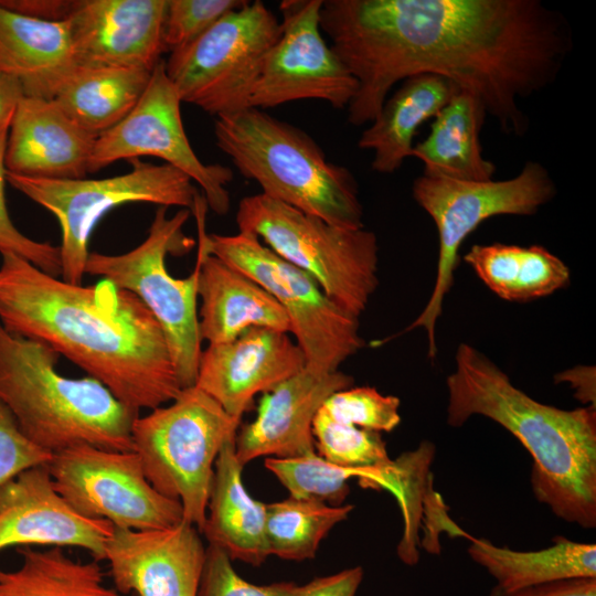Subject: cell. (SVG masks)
I'll list each match as a JSON object with an SVG mask.
<instances>
[{
    "label": "cell",
    "instance_id": "e0dca14e",
    "mask_svg": "<svg viewBox=\"0 0 596 596\" xmlns=\"http://www.w3.org/2000/svg\"><path fill=\"white\" fill-rule=\"evenodd\" d=\"M168 0H75L66 19L77 67L153 71Z\"/></svg>",
    "mask_w": 596,
    "mask_h": 596
},
{
    "label": "cell",
    "instance_id": "8d00e7d4",
    "mask_svg": "<svg viewBox=\"0 0 596 596\" xmlns=\"http://www.w3.org/2000/svg\"><path fill=\"white\" fill-rule=\"evenodd\" d=\"M10 124L0 129V254H14L41 270L57 277L62 273L60 247L34 241L13 224L6 203L7 169L4 153Z\"/></svg>",
    "mask_w": 596,
    "mask_h": 596
},
{
    "label": "cell",
    "instance_id": "d590c367",
    "mask_svg": "<svg viewBox=\"0 0 596 596\" xmlns=\"http://www.w3.org/2000/svg\"><path fill=\"white\" fill-rule=\"evenodd\" d=\"M298 586L292 582L252 584L235 572L224 550L209 544L196 596H296Z\"/></svg>",
    "mask_w": 596,
    "mask_h": 596
},
{
    "label": "cell",
    "instance_id": "ac0fdd59",
    "mask_svg": "<svg viewBox=\"0 0 596 596\" xmlns=\"http://www.w3.org/2000/svg\"><path fill=\"white\" fill-rule=\"evenodd\" d=\"M289 334L251 328L232 341L209 344L201 352L194 386L241 422L255 395L306 366L301 349Z\"/></svg>",
    "mask_w": 596,
    "mask_h": 596
},
{
    "label": "cell",
    "instance_id": "52a82bcc",
    "mask_svg": "<svg viewBox=\"0 0 596 596\" xmlns=\"http://www.w3.org/2000/svg\"><path fill=\"white\" fill-rule=\"evenodd\" d=\"M238 232L256 235L281 258L309 274L343 310L359 318L379 286L376 235L338 227L262 193L244 196Z\"/></svg>",
    "mask_w": 596,
    "mask_h": 596
},
{
    "label": "cell",
    "instance_id": "d6a6232c",
    "mask_svg": "<svg viewBox=\"0 0 596 596\" xmlns=\"http://www.w3.org/2000/svg\"><path fill=\"white\" fill-rule=\"evenodd\" d=\"M312 436L318 455L339 467L377 468L392 460L381 433L334 422L321 409L313 418Z\"/></svg>",
    "mask_w": 596,
    "mask_h": 596
},
{
    "label": "cell",
    "instance_id": "f35d334b",
    "mask_svg": "<svg viewBox=\"0 0 596 596\" xmlns=\"http://www.w3.org/2000/svg\"><path fill=\"white\" fill-rule=\"evenodd\" d=\"M362 579L363 568L354 566L298 586L296 596H355Z\"/></svg>",
    "mask_w": 596,
    "mask_h": 596
},
{
    "label": "cell",
    "instance_id": "8992f818",
    "mask_svg": "<svg viewBox=\"0 0 596 596\" xmlns=\"http://www.w3.org/2000/svg\"><path fill=\"white\" fill-rule=\"evenodd\" d=\"M169 403L136 417L132 451L150 485L179 501L183 521L202 533L214 464L240 421L196 386L182 389Z\"/></svg>",
    "mask_w": 596,
    "mask_h": 596
},
{
    "label": "cell",
    "instance_id": "4316f807",
    "mask_svg": "<svg viewBox=\"0 0 596 596\" xmlns=\"http://www.w3.org/2000/svg\"><path fill=\"white\" fill-rule=\"evenodd\" d=\"M469 556L497 582L490 596L574 577H596V544L555 536L539 551H515L485 538H469Z\"/></svg>",
    "mask_w": 596,
    "mask_h": 596
},
{
    "label": "cell",
    "instance_id": "9a60e30c",
    "mask_svg": "<svg viewBox=\"0 0 596 596\" xmlns=\"http://www.w3.org/2000/svg\"><path fill=\"white\" fill-rule=\"evenodd\" d=\"M322 0H284L281 32L267 52L253 86L249 107L265 110L286 103L319 99L347 108L358 82L320 29Z\"/></svg>",
    "mask_w": 596,
    "mask_h": 596
},
{
    "label": "cell",
    "instance_id": "30bf717a",
    "mask_svg": "<svg viewBox=\"0 0 596 596\" xmlns=\"http://www.w3.org/2000/svg\"><path fill=\"white\" fill-rule=\"evenodd\" d=\"M129 161V172L105 179H40L7 171L9 184L57 220L63 280L82 284L89 237L109 211L127 203L194 210L201 194L187 174L167 163Z\"/></svg>",
    "mask_w": 596,
    "mask_h": 596
},
{
    "label": "cell",
    "instance_id": "ab89813d",
    "mask_svg": "<svg viewBox=\"0 0 596 596\" xmlns=\"http://www.w3.org/2000/svg\"><path fill=\"white\" fill-rule=\"evenodd\" d=\"M501 596H596V577L558 579Z\"/></svg>",
    "mask_w": 596,
    "mask_h": 596
},
{
    "label": "cell",
    "instance_id": "6da1fadb",
    "mask_svg": "<svg viewBox=\"0 0 596 596\" xmlns=\"http://www.w3.org/2000/svg\"><path fill=\"white\" fill-rule=\"evenodd\" d=\"M319 18L358 82L347 107L354 126L374 120L394 85L434 74L522 137L521 100L556 81L574 45L565 14L541 0H322Z\"/></svg>",
    "mask_w": 596,
    "mask_h": 596
},
{
    "label": "cell",
    "instance_id": "7bdbcfd3",
    "mask_svg": "<svg viewBox=\"0 0 596 596\" xmlns=\"http://www.w3.org/2000/svg\"><path fill=\"white\" fill-rule=\"evenodd\" d=\"M24 97L19 82L0 72V129L10 124L19 102Z\"/></svg>",
    "mask_w": 596,
    "mask_h": 596
},
{
    "label": "cell",
    "instance_id": "cb8c5ba5",
    "mask_svg": "<svg viewBox=\"0 0 596 596\" xmlns=\"http://www.w3.org/2000/svg\"><path fill=\"white\" fill-rule=\"evenodd\" d=\"M235 437L223 445L215 460L202 533L209 544L224 550L232 561L259 566L269 556L266 503L252 498L243 485Z\"/></svg>",
    "mask_w": 596,
    "mask_h": 596
},
{
    "label": "cell",
    "instance_id": "ffe728a7",
    "mask_svg": "<svg viewBox=\"0 0 596 596\" xmlns=\"http://www.w3.org/2000/svg\"><path fill=\"white\" fill-rule=\"evenodd\" d=\"M340 370L329 373L304 368L263 394L256 418L235 437V453L244 467L259 457L295 458L316 453L312 422L327 398L352 386Z\"/></svg>",
    "mask_w": 596,
    "mask_h": 596
},
{
    "label": "cell",
    "instance_id": "f546056e",
    "mask_svg": "<svg viewBox=\"0 0 596 596\" xmlns=\"http://www.w3.org/2000/svg\"><path fill=\"white\" fill-rule=\"evenodd\" d=\"M18 553V568L0 567V596H136L107 586L98 561L73 560L63 547L20 546Z\"/></svg>",
    "mask_w": 596,
    "mask_h": 596
},
{
    "label": "cell",
    "instance_id": "60d3db41",
    "mask_svg": "<svg viewBox=\"0 0 596 596\" xmlns=\"http://www.w3.org/2000/svg\"><path fill=\"white\" fill-rule=\"evenodd\" d=\"M75 0H0L4 8L46 21H66Z\"/></svg>",
    "mask_w": 596,
    "mask_h": 596
},
{
    "label": "cell",
    "instance_id": "5bb4252c",
    "mask_svg": "<svg viewBox=\"0 0 596 596\" xmlns=\"http://www.w3.org/2000/svg\"><path fill=\"white\" fill-rule=\"evenodd\" d=\"M181 103L161 60L134 109L119 124L96 138L88 172H97L117 160L157 157L199 184L207 207L223 216L231 207L226 187L233 179V171L199 159L184 130Z\"/></svg>",
    "mask_w": 596,
    "mask_h": 596
},
{
    "label": "cell",
    "instance_id": "d6986e66",
    "mask_svg": "<svg viewBox=\"0 0 596 596\" xmlns=\"http://www.w3.org/2000/svg\"><path fill=\"white\" fill-rule=\"evenodd\" d=\"M204 558L200 531L181 521L159 530L114 528L104 561L123 594L196 596Z\"/></svg>",
    "mask_w": 596,
    "mask_h": 596
},
{
    "label": "cell",
    "instance_id": "7c38bea8",
    "mask_svg": "<svg viewBox=\"0 0 596 596\" xmlns=\"http://www.w3.org/2000/svg\"><path fill=\"white\" fill-rule=\"evenodd\" d=\"M281 32L262 1H246L164 61L181 102L215 117L249 108L263 61Z\"/></svg>",
    "mask_w": 596,
    "mask_h": 596
},
{
    "label": "cell",
    "instance_id": "5b68a950",
    "mask_svg": "<svg viewBox=\"0 0 596 596\" xmlns=\"http://www.w3.org/2000/svg\"><path fill=\"white\" fill-rule=\"evenodd\" d=\"M214 136L217 148L262 194L338 227H364L353 173L329 161L299 127L249 107L216 117Z\"/></svg>",
    "mask_w": 596,
    "mask_h": 596
},
{
    "label": "cell",
    "instance_id": "836d02e7",
    "mask_svg": "<svg viewBox=\"0 0 596 596\" xmlns=\"http://www.w3.org/2000/svg\"><path fill=\"white\" fill-rule=\"evenodd\" d=\"M401 401L371 386L348 387L330 395L320 407L334 422L381 433L401 423Z\"/></svg>",
    "mask_w": 596,
    "mask_h": 596
},
{
    "label": "cell",
    "instance_id": "ba28073f",
    "mask_svg": "<svg viewBox=\"0 0 596 596\" xmlns=\"http://www.w3.org/2000/svg\"><path fill=\"white\" fill-rule=\"evenodd\" d=\"M187 209L168 216L158 206L147 237L135 248L117 255L89 253L85 274L98 276L136 295L160 324L182 389L194 386L202 352L199 333L198 281L200 258L185 278L170 275L168 254L187 253L193 245L182 228Z\"/></svg>",
    "mask_w": 596,
    "mask_h": 596
},
{
    "label": "cell",
    "instance_id": "f1b7e54d",
    "mask_svg": "<svg viewBox=\"0 0 596 596\" xmlns=\"http://www.w3.org/2000/svg\"><path fill=\"white\" fill-rule=\"evenodd\" d=\"M151 73L141 68L76 67L53 99L68 118L97 138L134 109Z\"/></svg>",
    "mask_w": 596,
    "mask_h": 596
},
{
    "label": "cell",
    "instance_id": "1f68e13d",
    "mask_svg": "<svg viewBox=\"0 0 596 596\" xmlns=\"http://www.w3.org/2000/svg\"><path fill=\"white\" fill-rule=\"evenodd\" d=\"M264 465L290 497L334 507L344 504L350 493L348 481L359 473V469L332 465L316 453L295 458H266Z\"/></svg>",
    "mask_w": 596,
    "mask_h": 596
},
{
    "label": "cell",
    "instance_id": "7a4b0ae2",
    "mask_svg": "<svg viewBox=\"0 0 596 596\" xmlns=\"http://www.w3.org/2000/svg\"><path fill=\"white\" fill-rule=\"evenodd\" d=\"M0 324L42 342L140 411L182 390L164 333L132 292L102 279L71 284L14 254H1Z\"/></svg>",
    "mask_w": 596,
    "mask_h": 596
},
{
    "label": "cell",
    "instance_id": "4fadbf2b",
    "mask_svg": "<svg viewBox=\"0 0 596 596\" xmlns=\"http://www.w3.org/2000/svg\"><path fill=\"white\" fill-rule=\"evenodd\" d=\"M45 467L56 491L87 518L136 531L183 521L181 503L150 485L134 451L81 445L53 454Z\"/></svg>",
    "mask_w": 596,
    "mask_h": 596
},
{
    "label": "cell",
    "instance_id": "74e56055",
    "mask_svg": "<svg viewBox=\"0 0 596 596\" xmlns=\"http://www.w3.org/2000/svg\"><path fill=\"white\" fill-rule=\"evenodd\" d=\"M52 454L30 441L0 401V487L25 469L46 465Z\"/></svg>",
    "mask_w": 596,
    "mask_h": 596
},
{
    "label": "cell",
    "instance_id": "277c9868",
    "mask_svg": "<svg viewBox=\"0 0 596 596\" xmlns=\"http://www.w3.org/2000/svg\"><path fill=\"white\" fill-rule=\"evenodd\" d=\"M58 358L46 344L0 324V401L24 436L52 455L81 445L132 451L139 412L88 375L60 374Z\"/></svg>",
    "mask_w": 596,
    "mask_h": 596
},
{
    "label": "cell",
    "instance_id": "e575fe53",
    "mask_svg": "<svg viewBox=\"0 0 596 596\" xmlns=\"http://www.w3.org/2000/svg\"><path fill=\"white\" fill-rule=\"evenodd\" d=\"M244 0H168L162 43L164 52L183 47Z\"/></svg>",
    "mask_w": 596,
    "mask_h": 596
},
{
    "label": "cell",
    "instance_id": "83f0119b",
    "mask_svg": "<svg viewBox=\"0 0 596 596\" xmlns=\"http://www.w3.org/2000/svg\"><path fill=\"white\" fill-rule=\"evenodd\" d=\"M482 283L509 301H530L564 288L566 264L541 245L476 244L464 256Z\"/></svg>",
    "mask_w": 596,
    "mask_h": 596
},
{
    "label": "cell",
    "instance_id": "9c48e42d",
    "mask_svg": "<svg viewBox=\"0 0 596 596\" xmlns=\"http://www.w3.org/2000/svg\"><path fill=\"white\" fill-rule=\"evenodd\" d=\"M556 193V184L549 170L533 160L526 161L517 175L505 180L459 181L422 174L413 181L415 202L437 228L438 260L432 295L405 331L425 329L430 360L437 353L436 322L443 312L444 299L453 287L464 241L490 217L535 214Z\"/></svg>",
    "mask_w": 596,
    "mask_h": 596
},
{
    "label": "cell",
    "instance_id": "484cf974",
    "mask_svg": "<svg viewBox=\"0 0 596 596\" xmlns=\"http://www.w3.org/2000/svg\"><path fill=\"white\" fill-rule=\"evenodd\" d=\"M487 116L477 96L456 91L435 116L428 136L413 147L412 157L423 162V174L459 181L492 180L497 168L483 157L480 142Z\"/></svg>",
    "mask_w": 596,
    "mask_h": 596
},
{
    "label": "cell",
    "instance_id": "8fae6325",
    "mask_svg": "<svg viewBox=\"0 0 596 596\" xmlns=\"http://www.w3.org/2000/svg\"><path fill=\"white\" fill-rule=\"evenodd\" d=\"M209 253L247 275L284 309L306 368L329 373L364 345L359 318L338 306L306 272L278 256L256 235L207 234Z\"/></svg>",
    "mask_w": 596,
    "mask_h": 596
},
{
    "label": "cell",
    "instance_id": "7402d4cb",
    "mask_svg": "<svg viewBox=\"0 0 596 596\" xmlns=\"http://www.w3.org/2000/svg\"><path fill=\"white\" fill-rule=\"evenodd\" d=\"M95 140L54 99L24 96L10 123L6 169L31 178L84 179Z\"/></svg>",
    "mask_w": 596,
    "mask_h": 596
},
{
    "label": "cell",
    "instance_id": "44dd1931",
    "mask_svg": "<svg viewBox=\"0 0 596 596\" xmlns=\"http://www.w3.org/2000/svg\"><path fill=\"white\" fill-rule=\"evenodd\" d=\"M207 204L200 196L192 211L199 233V333L209 344L234 340L251 328L290 333L280 305L256 281L209 253L205 232Z\"/></svg>",
    "mask_w": 596,
    "mask_h": 596
},
{
    "label": "cell",
    "instance_id": "d4e9b609",
    "mask_svg": "<svg viewBox=\"0 0 596 596\" xmlns=\"http://www.w3.org/2000/svg\"><path fill=\"white\" fill-rule=\"evenodd\" d=\"M458 89L451 81L434 74H417L402 81L359 138L358 147L373 152L372 170L397 171L412 157L418 128L434 119Z\"/></svg>",
    "mask_w": 596,
    "mask_h": 596
},
{
    "label": "cell",
    "instance_id": "3957f363",
    "mask_svg": "<svg viewBox=\"0 0 596 596\" xmlns=\"http://www.w3.org/2000/svg\"><path fill=\"white\" fill-rule=\"evenodd\" d=\"M447 376V423L485 416L510 432L533 459L536 500L562 520L596 526V408L561 409L533 400L487 355L460 343Z\"/></svg>",
    "mask_w": 596,
    "mask_h": 596
},
{
    "label": "cell",
    "instance_id": "2e32d148",
    "mask_svg": "<svg viewBox=\"0 0 596 596\" xmlns=\"http://www.w3.org/2000/svg\"><path fill=\"white\" fill-rule=\"evenodd\" d=\"M114 525L78 513L55 489L45 465L0 487V551L11 546H76L104 561Z\"/></svg>",
    "mask_w": 596,
    "mask_h": 596
},
{
    "label": "cell",
    "instance_id": "b9f144b4",
    "mask_svg": "<svg viewBox=\"0 0 596 596\" xmlns=\"http://www.w3.org/2000/svg\"><path fill=\"white\" fill-rule=\"evenodd\" d=\"M557 382L567 381L575 390V397L588 406H595V369L583 366L557 375Z\"/></svg>",
    "mask_w": 596,
    "mask_h": 596
},
{
    "label": "cell",
    "instance_id": "4dcf8cb0",
    "mask_svg": "<svg viewBox=\"0 0 596 596\" xmlns=\"http://www.w3.org/2000/svg\"><path fill=\"white\" fill-rule=\"evenodd\" d=\"M354 507L329 505L311 499L288 497L266 503L265 533L269 555L304 561L315 557L321 541Z\"/></svg>",
    "mask_w": 596,
    "mask_h": 596
},
{
    "label": "cell",
    "instance_id": "603a6c76",
    "mask_svg": "<svg viewBox=\"0 0 596 596\" xmlns=\"http://www.w3.org/2000/svg\"><path fill=\"white\" fill-rule=\"evenodd\" d=\"M70 25L11 11L0 4V72L25 97L53 99L76 70Z\"/></svg>",
    "mask_w": 596,
    "mask_h": 596
}]
</instances>
